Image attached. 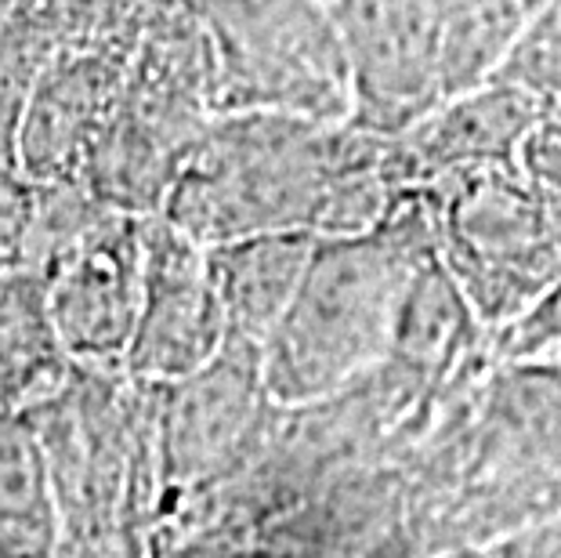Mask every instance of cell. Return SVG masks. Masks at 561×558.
<instances>
[{"label":"cell","instance_id":"9c48e42d","mask_svg":"<svg viewBox=\"0 0 561 558\" xmlns=\"http://www.w3.org/2000/svg\"><path fill=\"white\" fill-rule=\"evenodd\" d=\"M77 374L58 334L47 280L11 265L0 272V410L30 413L55 399Z\"/></svg>","mask_w":561,"mask_h":558},{"label":"cell","instance_id":"52a82bcc","mask_svg":"<svg viewBox=\"0 0 561 558\" xmlns=\"http://www.w3.org/2000/svg\"><path fill=\"white\" fill-rule=\"evenodd\" d=\"M352 80L355 121L369 130L410 127L442 105V0H330Z\"/></svg>","mask_w":561,"mask_h":558},{"label":"cell","instance_id":"5b68a950","mask_svg":"<svg viewBox=\"0 0 561 558\" xmlns=\"http://www.w3.org/2000/svg\"><path fill=\"white\" fill-rule=\"evenodd\" d=\"M44 280L73 363L124 371L146 291V218L105 210Z\"/></svg>","mask_w":561,"mask_h":558},{"label":"cell","instance_id":"8fae6325","mask_svg":"<svg viewBox=\"0 0 561 558\" xmlns=\"http://www.w3.org/2000/svg\"><path fill=\"white\" fill-rule=\"evenodd\" d=\"M58 486L26 413L0 410V558H51L58 548Z\"/></svg>","mask_w":561,"mask_h":558},{"label":"cell","instance_id":"6da1fadb","mask_svg":"<svg viewBox=\"0 0 561 558\" xmlns=\"http://www.w3.org/2000/svg\"><path fill=\"white\" fill-rule=\"evenodd\" d=\"M327 124L283 110H218L185 152L160 215L203 247L257 232H363L385 218Z\"/></svg>","mask_w":561,"mask_h":558},{"label":"cell","instance_id":"ba28073f","mask_svg":"<svg viewBox=\"0 0 561 558\" xmlns=\"http://www.w3.org/2000/svg\"><path fill=\"white\" fill-rule=\"evenodd\" d=\"M127 47H58L22 113L15 168L33 185L83 178L105 124L121 105Z\"/></svg>","mask_w":561,"mask_h":558},{"label":"cell","instance_id":"9a60e30c","mask_svg":"<svg viewBox=\"0 0 561 558\" xmlns=\"http://www.w3.org/2000/svg\"><path fill=\"white\" fill-rule=\"evenodd\" d=\"M22 4H26V0H0V22L11 19L15 11H22Z\"/></svg>","mask_w":561,"mask_h":558},{"label":"cell","instance_id":"2e32d148","mask_svg":"<svg viewBox=\"0 0 561 558\" xmlns=\"http://www.w3.org/2000/svg\"><path fill=\"white\" fill-rule=\"evenodd\" d=\"M525 4H529V0H525ZM529 8H533V4H529Z\"/></svg>","mask_w":561,"mask_h":558},{"label":"cell","instance_id":"3957f363","mask_svg":"<svg viewBox=\"0 0 561 558\" xmlns=\"http://www.w3.org/2000/svg\"><path fill=\"white\" fill-rule=\"evenodd\" d=\"M218 58V110H283L327 124L352 110L330 0H193Z\"/></svg>","mask_w":561,"mask_h":558},{"label":"cell","instance_id":"8992f818","mask_svg":"<svg viewBox=\"0 0 561 558\" xmlns=\"http://www.w3.org/2000/svg\"><path fill=\"white\" fill-rule=\"evenodd\" d=\"M229 338L210 251L163 215L146 218V291L124 363L127 377L141 385L182 382L207 366Z\"/></svg>","mask_w":561,"mask_h":558},{"label":"cell","instance_id":"277c9868","mask_svg":"<svg viewBox=\"0 0 561 558\" xmlns=\"http://www.w3.org/2000/svg\"><path fill=\"white\" fill-rule=\"evenodd\" d=\"M279 410L265 385L261 344L229 338V344L196 374L152 385V443L167 482L193 490L218 482L243 465Z\"/></svg>","mask_w":561,"mask_h":558},{"label":"cell","instance_id":"7c38bea8","mask_svg":"<svg viewBox=\"0 0 561 558\" xmlns=\"http://www.w3.org/2000/svg\"><path fill=\"white\" fill-rule=\"evenodd\" d=\"M525 0H442L438 91L442 102L482 88L515 55L525 33Z\"/></svg>","mask_w":561,"mask_h":558},{"label":"cell","instance_id":"30bf717a","mask_svg":"<svg viewBox=\"0 0 561 558\" xmlns=\"http://www.w3.org/2000/svg\"><path fill=\"white\" fill-rule=\"evenodd\" d=\"M316 243V232H257L207 247L232 338L265 344L301 287Z\"/></svg>","mask_w":561,"mask_h":558},{"label":"cell","instance_id":"4fadbf2b","mask_svg":"<svg viewBox=\"0 0 561 558\" xmlns=\"http://www.w3.org/2000/svg\"><path fill=\"white\" fill-rule=\"evenodd\" d=\"M55 52V37L26 8L0 22V168H15L22 113H26L33 84Z\"/></svg>","mask_w":561,"mask_h":558},{"label":"cell","instance_id":"7a4b0ae2","mask_svg":"<svg viewBox=\"0 0 561 558\" xmlns=\"http://www.w3.org/2000/svg\"><path fill=\"white\" fill-rule=\"evenodd\" d=\"M427 258L424 232L388 215L363 232L319 236L301 287L261 344L276 407H316L374 374Z\"/></svg>","mask_w":561,"mask_h":558},{"label":"cell","instance_id":"5bb4252c","mask_svg":"<svg viewBox=\"0 0 561 558\" xmlns=\"http://www.w3.org/2000/svg\"><path fill=\"white\" fill-rule=\"evenodd\" d=\"M33 193H37V185L30 178H22L15 168H0V272L19 265Z\"/></svg>","mask_w":561,"mask_h":558}]
</instances>
